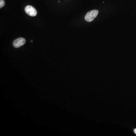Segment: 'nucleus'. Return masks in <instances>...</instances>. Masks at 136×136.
<instances>
[{
	"instance_id": "f257e3e1",
	"label": "nucleus",
	"mask_w": 136,
	"mask_h": 136,
	"mask_svg": "<svg viewBox=\"0 0 136 136\" xmlns=\"http://www.w3.org/2000/svg\"><path fill=\"white\" fill-rule=\"evenodd\" d=\"M99 11L97 10H93L88 12L85 17V20L88 22L92 21L97 16Z\"/></svg>"
},
{
	"instance_id": "f03ea898",
	"label": "nucleus",
	"mask_w": 136,
	"mask_h": 136,
	"mask_svg": "<svg viewBox=\"0 0 136 136\" xmlns=\"http://www.w3.org/2000/svg\"><path fill=\"white\" fill-rule=\"evenodd\" d=\"M25 13L30 16H36L37 14V11L36 9L32 6L27 5L25 8Z\"/></svg>"
},
{
	"instance_id": "7ed1b4c3",
	"label": "nucleus",
	"mask_w": 136,
	"mask_h": 136,
	"mask_svg": "<svg viewBox=\"0 0 136 136\" xmlns=\"http://www.w3.org/2000/svg\"><path fill=\"white\" fill-rule=\"evenodd\" d=\"M26 42V40L23 37H20L16 39L13 42V46L15 48H19L23 46Z\"/></svg>"
},
{
	"instance_id": "20e7f679",
	"label": "nucleus",
	"mask_w": 136,
	"mask_h": 136,
	"mask_svg": "<svg viewBox=\"0 0 136 136\" xmlns=\"http://www.w3.org/2000/svg\"><path fill=\"white\" fill-rule=\"evenodd\" d=\"M5 5V2L4 0H0V8L3 7Z\"/></svg>"
},
{
	"instance_id": "39448f33",
	"label": "nucleus",
	"mask_w": 136,
	"mask_h": 136,
	"mask_svg": "<svg viewBox=\"0 0 136 136\" xmlns=\"http://www.w3.org/2000/svg\"><path fill=\"white\" fill-rule=\"evenodd\" d=\"M134 133H135L136 134V129H134Z\"/></svg>"
}]
</instances>
